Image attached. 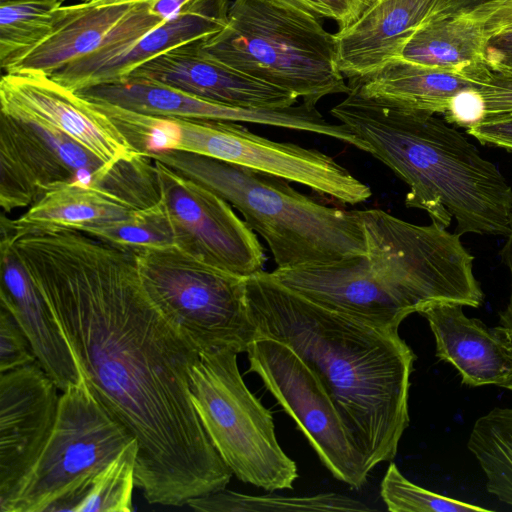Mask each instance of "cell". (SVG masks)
<instances>
[{"instance_id":"6da1fadb","label":"cell","mask_w":512,"mask_h":512,"mask_svg":"<svg viewBox=\"0 0 512 512\" xmlns=\"http://www.w3.org/2000/svg\"><path fill=\"white\" fill-rule=\"evenodd\" d=\"M12 246L49 304L102 405L138 442L136 487L180 507L233 475L194 408L198 348L148 298L134 253L79 230L27 235Z\"/></svg>"},{"instance_id":"7a4b0ae2","label":"cell","mask_w":512,"mask_h":512,"mask_svg":"<svg viewBox=\"0 0 512 512\" xmlns=\"http://www.w3.org/2000/svg\"><path fill=\"white\" fill-rule=\"evenodd\" d=\"M244 298L257 337L284 343L318 376L367 470L392 461L409 425L410 375L416 359L398 330L323 307L264 270L244 278Z\"/></svg>"},{"instance_id":"3957f363","label":"cell","mask_w":512,"mask_h":512,"mask_svg":"<svg viewBox=\"0 0 512 512\" xmlns=\"http://www.w3.org/2000/svg\"><path fill=\"white\" fill-rule=\"evenodd\" d=\"M331 110L408 187L405 205L457 235L507 237L512 187L463 133L434 114L380 103L350 88Z\"/></svg>"},{"instance_id":"277c9868","label":"cell","mask_w":512,"mask_h":512,"mask_svg":"<svg viewBox=\"0 0 512 512\" xmlns=\"http://www.w3.org/2000/svg\"><path fill=\"white\" fill-rule=\"evenodd\" d=\"M146 156L235 207L267 243L277 268L331 264L366 254L365 236L355 210L319 203L284 178L180 150Z\"/></svg>"},{"instance_id":"5b68a950","label":"cell","mask_w":512,"mask_h":512,"mask_svg":"<svg viewBox=\"0 0 512 512\" xmlns=\"http://www.w3.org/2000/svg\"><path fill=\"white\" fill-rule=\"evenodd\" d=\"M198 45L211 59L312 107L351 90L337 65L334 34L321 19L273 0H234L224 28Z\"/></svg>"},{"instance_id":"8992f818","label":"cell","mask_w":512,"mask_h":512,"mask_svg":"<svg viewBox=\"0 0 512 512\" xmlns=\"http://www.w3.org/2000/svg\"><path fill=\"white\" fill-rule=\"evenodd\" d=\"M240 351H200L190 369L194 408L217 452L242 482L273 492L292 489L296 463L278 443L271 412L246 386L237 363Z\"/></svg>"},{"instance_id":"52a82bcc","label":"cell","mask_w":512,"mask_h":512,"mask_svg":"<svg viewBox=\"0 0 512 512\" xmlns=\"http://www.w3.org/2000/svg\"><path fill=\"white\" fill-rule=\"evenodd\" d=\"M135 439L98 400L85 378L59 398L52 433L1 512H77L95 476Z\"/></svg>"},{"instance_id":"ba28073f","label":"cell","mask_w":512,"mask_h":512,"mask_svg":"<svg viewBox=\"0 0 512 512\" xmlns=\"http://www.w3.org/2000/svg\"><path fill=\"white\" fill-rule=\"evenodd\" d=\"M180 150L296 182L345 204L368 200L370 187L331 156L252 133L239 122L147 115L146 154Z\"/></svg>"},{"instance_id":"9c48e42d","label":"cell","mask_w":512,"mask_h":512,"mask_svg":"<svg viewBox=\"0 0 512 512\" xmlns=\"http://www.w3.org/2000/svg\"><path fill=\"white\" fill-rule=\"evenodd\" d=\"M135 256L150 301L199 351L229 346L242 353L257 338L246 308L244 278L176 246L148 248Z\"/></svg>"},{"instance_id":"30bf717a","label":"cell","mask_w":512,"mask_h":512,"mask_svg":"<svg viewBox=\"0 0 512 512\" xmlns=\"http://www.w3.org/2000/svg\"><path fill=\"white\" fill-rule=\"evenodd\" d=\"M256 373L295 420L322 464L339 481L362 487L369 471L340 411L318 376L287 345L257 337L247 349Z\"/></svg>"},{"instance_id":"8fae6325","label":"cell","mask_w":512,"mask_h":512,"mask_svg":"<svg viewBox=\"0 0 512 512\" xmlns=\"http://www.w3.org/2000/svg\"><path fill=\"white\" fill-rule=\"evenodd\" d=\"M154 161L161 202L174 231L175 246L212 267L242 278L263 270V247L232 206L210 189Z\"/></svg>"},{"instance_id":"7c38bea8","label":"cell","mask_w":512,"mask_h":512,"mask_svg":"<svg viewBox=\"0 0 512 512\" xmlns=\"http://www.w3.org/2000/svg\"><path fill=\"white\" fill-rule=\"evenodd\" d=\"M0 108L8 116L59 130L107 165L139 154L91 101L41 71L3 73Z\"/></svg>"},{"instance_id":"4fadbf2b","label":"cell","mask_w":512,"mask_h":512,"mask_svg":"<svg viewBox=\"0 0 512 512\" xmlns=\"http://www.w3.org/2000/svg\"><path fill=\"white\" fill-rule=\"evenodd\" d=\"M186 2L156 0L105 7H92L83 2L63 4L57 8L50 35L14 70H36L51 75L78 58L162 26L176 17Z\"/></svg>"},{"instance_id":"5bb4252c","label":"cell","mask_w":512,"mask_h":512,"mask_svg":"<svg viewBox=\"0 0 512 512\" xmlns=\"http://www.w3.org/2000/svg\"><path fill=\"white\" fill-rule=\"evenodd\" d=\"M57 389L37 360L0 373V506L12 498L52 433Z\"/></svg>"},{"instance_id":"9a60e30c","label":"cell","mask_w":512,"mask_h":512,"mask_svg":"<svg viewBox=\"0 0 512 512\" xmlns=\"http://www.w3.org/2000/svg\"><path fill=\"white\" fill-rule=\"evenodd\" d=\"M230 4L229 0H189L162 26L78 58L50 76L75 92L122 82L165 51L219 32L227 23Z\"/></svg>"},{"instance_id":"2e32d148","label":"cell","mask_w":512,"mask_h":512,"mask_svg":"<svg viewBox=\"0 0 512 512\" xmlns=\"http://www.w3.org/2000/svg\"><path fill=\"white\" fill-rule=\"evenodd\" d=\"M281 284L337 313L398 330L414 309L378 277L366 254L331 264L276 268Z\"/></svg>"},{"instance_id":"e0dca14e","label":"cell","mask_w":512,"mask_h":512,"mask_svg":"<svg viewBox=\"0 0 512 512\" xmlns=\"http://www.w3.org/2000/svg\"><path fill=\"white\" fill-rule=\"evenodd\" d=\"M91 101H103L135 112L170 118L255 123L323 135L329 123L305 103L279 109L234 107L210 102L160 83L137 78L77 92Z\"/></svg>"},{"instance_id":"ac0fdd59","label":"cell","mask_w":512,"mask_h":512,"mask_svg":"<svg viewBox=\"0 0 512 512\" xmlns=\"http://www.w3.org/2000/svg\"><path fill=\"white\" fill-rule=\"evenodd\" d=\"M198 41L165 51L139 66L128 78L160 83L234 107L279 109L295 105L298 98L294 94L211 59L199 48Z\"/></svg>"},{"instance_id":"d6986e66","label":"cell","mask_w":512,"mask_h":512,"mask_svg":"<svg viewBox=\"0 0 512 512\" xmlns=\"http://www.w3.org/2000/svg\"><path fill=\"white\" fill-rule=\"evenodd\" d=\"M437 0H378L353 24L334 34L337 65L349 81L401 58L414 32L433 14Z\"/></svg>"},{"instance_id":"ffe728a7","label":"cell","mask_w":512,"mask_h":512,"mask_svg":"<svg viewBox=\"0 0 512 512\" xmlns=\"http://www.w3.org/2000/svg\"><path fill=\"white\" fill-rule=\"evenodd\" d=\"M0 305L10 311L26 334L37 361L59 390L82 374L71 348L40 289L17 256L12 242L0 240Z\"/></svg>"},{"instance_id":"44dd1931","label":"cell","mask_w":512,"mask_h":512,"mask_svg":"<svg viewBox=\"0 0 512 512\" xmlns=\"http://www.w3.org/2000/svg\"><path fill=\"white\" fill-rule=\"evenodd\" d=\"M463 307L436 303L419 312L434 335L436 356L452 364L465 385L501 387L512 376V344L496 327L467 317Z\"/></svg>"},{"instance_id":"7402d4cb","label":"cell","mask_w":512,"mask_h":512,"mask_svg":"<svg viewBox=\"0 0 512 512\" xmlns=\"http://www.w3.org/2000/svg\"><path fill=\"white\" fill-rule=\"evenodd\" d=\"M75 175L36 124L0 113L2 213L31 206L49 188Z\"/></svg>"},{"instance_id":"603a6c76","label":"cell","mask_w":512,"mask_h":512,"mask_svg":"<svg viewBox=\"0 0 512 512\" xmlns=\"http://www.w3.org/2000/svg\"><path fill=\"white\" fill-rule=\"evenodd\" d=\"M136 209L101 184L62 182L49 188L22 215L1 214V239L84 227L130 216Z\"/></svg>"},{"instance_id":"cb8c5ba5","label":"cell","mask_w":512,"mask_h":512,"mask_svg":"<svg viewBox=\"0 0 512 512\" xmlns=\"http://www.w3.org/2000/svg\"><path fill=\"white\" fill-rule=\"evenodd\" d=\"M348 85L364 97L383 104L444 115L456 94L477 89L478 83L459 72L396 58L366 77L349 81Z\"/></svg>"},{"instance_id":"d4e9b609","label":"cell","mask_w":512,"mask_h":512,"mask_svg":"<svg viewBox=\"0 0 512 512\" xmlns=\"http://www.w3.org/2000/svg\"><path fill=\"white\" fill-rule=\"evenodd\" d=\"M489 37L465 13L431 17L410 37L403 59L432 68L462 73L479 82L490 73Z\"/></svg>"},{"instance_id":"484cf974","label":"cell","mask_w":512,"mask_h":512,"mask_svg":"<svg viewBox=\"0 0 512 512\" xmlns=\"http://www.w3.org/2000/svg\"><path fill=\"white\" fill-rule=\"evenodd\" d=\"M467 446L484 472L487 491L512 507V408L479 417Z\"/></svg>"},{"instance_id":"4316f807","label":"cell","mask_w":512,"mask_h":512,"mask_svg":"<svg viewBox=\"0 0 512 512\" xmlns=\"http://www.w3.org/2000/svg\"><path fill=\"white\" fill-rule=\"evenodd\" d=\"M186 505L203 512L371 511L364 503L338 493L311 496L247 495L226 488L190 498Z\"/></svg>"},{"instance_id":"83f0119b","label":"cell","mask_w":512,"mask_h":512,"mask_svg":"<svg viewBox=\"0 0 512 512\" xmlns=\"http://www.w3.org/2000/svg\"><path fill=\"white\" fill-rule=\"evenodd\" d=\"M61 5L55 0L0 4V66L4 73L14 70L50 35Z\"/></svg>"},{"instance_id":"f1b7e54d","label":"cell","mask_w":512,"mask_h":512,"mask_svg":"<svg viewBox=\"0 0 512 512\" xmlns=\"http://www.w3.org/2000/svg\"><path fill=\"white\" fill-rule=\"evenodd\" d=\"M81 231L134 254L148 248L175 246L174 231L161 200L124 219L92 224Z\"/></svg>"},{"instance_id":"f546056e","label":"cell","mask_w":512,"mask_h":512,"mask_svg":"<svg viewBox=\"0 0 512 512\" xmlns=\"http://www.w3.org/2000/svg\"><path fill=\"white\" fill-rule=\"evenodd\" d=\"M138 442L133 439L89 486L77 512H131Z\"/></svg>"},{"instance_id":"4dcf8cb0","label":"cell","mask_w":512,"mask_h":512,"mask_svg":"<svg viewBox=\"0 0 512 512\" xmlns=\"http://www.w3.org/2000/svg\"><path fill=\"white\" fill-rule=\"evenodd\" d=\"M380 494L391 512H487L489 509L446 497L408 480L390 463L381 482Z\"/></svg>"},{"instance_id":"1f68e13d","label":"cell","mask_w":512,"mask_h":512,"mask_svg":"<svg viewBox=\"0 0 512 512\" xmlns=\"http://www.w3.org/2000/svg\"><path fill=\"white\" fill-rule=\"evenodd\" d=\"M32 346L8 309L0 305V373L35 362Z\"/></svg>"},{"instance_id":"d6a6232c","label":"cell","mask_w":512,"mask_h":512,"mask_svg":"<svg viewBox=\"0 0 512 512\" xmlns=\"http://www.w3.org/2000/svg\"><path fill=\"white\" fill-rule=\"evenodd\" d=\"M476 90L484 101V120L512 117V71H490Z\"/></svg>"},{"instance_id":"836d02e7","label":"cell","mask_w":512,"mask_h":512,"mask_svg":"<svg viewBox=\"0 0 512 512\" xmlns=\"http://www.w3.org/2000/svg\"><path fill=\"white\" fill-rule=\"evenodd\" d=\"M461 13L479 22L489 39L512 35V0H489Z\"/></svg>"},{"instance_id":"e575fe53","label":"cell","mask_w":512,"mask_h":512,"mask_svg":"<svg viewBox=\"0 0 512 512\" xmlns=\"http://www.w3.org/2000/svg\"><path fill=\"white\" fill-rule=\"evenodd\" d=\"M484 118V101L476 89H466L456 94L444 114V120L448 124L466 129L482 122Z\"/></svg>"},{"instance_id":"d590c367","label":"cell","mask_w":512,"mask_h":512,"mask_svg":"<svg viewBox=\"0 0 512 512\" xmlns=\"http://www.w3.org/2000/svg\"><path fill=\"white\" fill-rule=\"evenodd\" d=\"M466 133L484 145L512 153V117L484 120L466 129Z\"/></svg>"},{"instance_id":"8d00e7d4","label":"cell","mask_w":512,"mask_h":512,"mask_svg":"<svg viewBox=\"0 0 512 512\" xmlns=\"http://www.w3.org/2000/svg\"><path fill=\"white\" fill-rule=\"evenodd\" d=\"M328 19L337 23L339 29L353 24L378 0H316Z\"/></svg>"},{"instance_id":"74e56055","label":"cell","mask_w":512,"mask_h":512,"mask_svg":"<svg viewBox=\"0 0 512 512\" xmlns=\"http://www.w3.org/2000/svg\"><path fill=\"white\" fill-rule=\"evenodd\" d=\"M500 254L504 264L508 268L510 275V295L505 309L499 314V324L496 326V328L512 344V224L510 233L507 236L506 243L503 246ZM502 388L512 391V376L502 384Z\"/></svg>"},{"instance_id":"f35d334b","label":"cell","mask_w":512,"mask_h":512,"mask_svg":"<svg viewBox=\"0 0 512 512\" xmlns=\"http://www.w3.org/2000/svg\"><path fill=\"white\" fill-rule=\"evenodd\" d=\"M486 55L491 71H512V35L490 38Z\"/></svg>"},{"instance_id":"ab89813d","label":"cell","mask_w":512,"mask_h":512,"mask_svg":"<svg viewBox=\"0 0 512 512\" xmlns=\"http://www.w3.org/2000/svg\"><path fill=\"white\" fill-rule=\"evenodd\" d=\"M284 6L299 10L318 19L327 18L323 8L316 0H273Z\"/></svg>"},{"instance_id":"60d3db41","label":"cell","mask_w":512,"mask_h":512,"mask_svg":"<svg viewBox=\"0 0 512 512\" xmlns=\"http://www.w3.org/2000/svg\"><path fill=\"white\" fill-rule=\"evenodd\" d=\"M156 0H81V2L92 6V7H105V6H114V5H126L133 3H143L150 2Z\"/></svg>"},{"instance_id":"b9f144b4","label":"cell","mask_w":512,"mask_h":512,"mask_svg":"<svg viewBox=\"0 0 512 512\" xmlns=\"http://www.w3.org/2000/svg\"><path fill=\"white\" fill-rule=\"evenodd\" d=\"M27 1H42V0H0V4L12 3V2H27ZM61 4H64L67 0H55Z\"/></svg>"}]
</instances>
